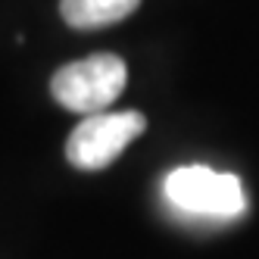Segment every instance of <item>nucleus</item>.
I'll return each mask as SVG.
<instances>
[{
	"label": "nucleus",
	"instance_id": "7ed1b4c3",
	"mask_svg": "<svg viewBox=\"0 0 259 259\" xmlns=\"http://www.w3.org/2000/svg\"><path fill=\"white\" fill-rule=\"evenodd\" d=\"M147 119L138 109L128 113H97L88 116L66 141V159L81 172H100L109 162H116L122 150L138 135H144Z\"/></svg>",
	"mask_w": 259,
	"mask_h": 259
},
{
	"label": "nucleus",
	"instance_id": "f03ea898",
	"mask_svg": "<svg viewBox=\"0 0 259 259\" xmlns=\"http://www.w3.org/2000/svg\"><path fill=\"white\" fill-rule=\"evenodd\" d=\"M165 200L188 215L234 219L247 209L244 184L231 172H215L209 165H181L165 175Z\"/></svg>",
	"mask_w": 259,
	"mask_h": 259
},
{
	"label": "nucleus",
	"instance_id": "f257e3e1",
	"mask_svg": "<svg viewBox=\"0 0 259 259\" xmlns=\"http://www.w3.org/2000/svg\"><path fill=\"white\" fill-rule=\"evenodd\" d=\"M128 84L125 60L116 53H91L78 63H66L53 72L50 94L60 106L81 116H97Z\"/></svg>",
	"mask_w": 259,
	"mask_h": 259
},
{
	"label": "nucleus",
	"instance_id": "20e7f679",
	"mask_svg": "<svg viewBox=\"0 0 259 259\" xmlns=\"http://www.w3.org/2000/svg\"><path fill=\"white\" fill-rule=\"evenodd\" d=\"M141 7V0H60V16L72 28H106L128 19Z\"/></svg>",
	"mask_w": 259,
	"mask_h": 259
}]
</instances>
